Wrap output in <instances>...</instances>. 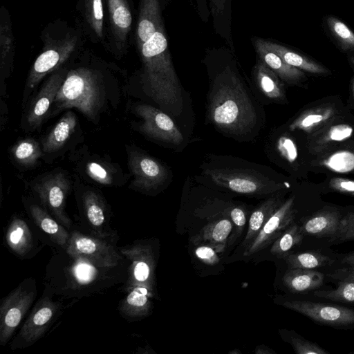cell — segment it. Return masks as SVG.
<instances>
[{"label": "cell", "instance_id": "obj_25", "mask_svg": "<svg viewBox=\"0 0 354 354\" xmlns=\"http://www.w3.org/2000/svg\"><path fill=\"white\" fill-rule=\"evenodd\" d=\"M333 122L309 136L308 147L311 153L320 154L333 145L345 141L353 136L354 130L352 126L346 123L334 124Z\"/></svg>", "mask_w": 354, "mask_h": 354}, {"label": "cell", "instance_id": "obj_4", "mask_svg": "<svg viewBox=\"0 0 354 354\" xmlns=\"http://www.w3.org/2000/svg\"><path fill=\"white\" fill-rule=\"evenodd\" d=\"M142 63V83L147 95L171 118L183 111V87L172 63L162 25L138 49Z\"/></svg>", "mask_w": 354, "mask_h": 354}, {"label": "cell", "instance_id": "obj_11", "mask_svg": "<svg viewBox=\"0 0 354 354\" xmlns=\"http://www.w3.org/2000/svg\"><path fill=\"white\" fill-rule=\"evenodd\" d=\"M41 205L68 230H72L73 221L66 211L70 183L62 173L45 176L32 185Z\"/></svg>", "mask_w": 354, "mask_h": 354}, {"label": "cell", "instance_id": "obj_16", "mask_svg": "<svg viewBox=\"0 0 354 354\" xmlns=\"http://www.w3.org/2000/svg\"><path fill=\"white\" fill-rule=\"evenodd\" d=\"M4 239L10 250L23 260L36 256L46 243L24 218L17 215L9 221Z\"/></svg>", "mask_w": 354, "mask_h": 354}, {"label": "cell", "instance_id": "obj_35", "mask_svg": "<svg viewBox=\"0 0 354 354\" xmlns=\"http://www.w3.org/2000/svg\"><path fill=\"white\" fill-rule=\"evenodd\" d=\"M300 226L294 222L272 243L270 253L277 258L282 259L295 247L300 245L304 238Z\"/></svg>", "mask_w": 354, "mask_h": 354}, {"label": "cell", "instance_id": "obj_46", "mask_svg": "<svg viewBox=\"0 0 354 354\" xmlns=\"http://www.w3.org/2000/svg\"><path fill=\"white\" fill-rule=\"evenodd\" d=\"M329 187L336 192L354 196V180L340 177L330 179Z\"/></svg>", "mask_w": 354, "mask_h": 354}, {"label": "cell", "instance_id": "obj_1", "mask_svg": "<svg viewBox=\"0 0 354 354\" xmlns=\"http://www.w3.org/2000/svg\"><path fill=\"white\" fill-rule=\"evenodd\" d=\"M208 90L205 122L239 142L254 141L265 127L261 100L234 59L206 63Z\"/></svg>", "mask_w": 354, "mask_h": 354}, {"label": "cell", "instance_id": "obj_36", "mask_svg": "<svg viewBox=\"0 0 354 354\" xmlns=\"http://www.w3.org/2000/svg\"><path fill=\"white\" fill-rule=\"evenodd\" d=\"M289 268L315 269L331 263V259L317 252L288 254L282 258Z\"/></svg>", "mask_w": 354, "mask_h": 354}, {"label": "cell", "instance_id": "obj_40", "mask_svg": "<svg viewBox=\"0 0 354 354\" xmlns=\"http://www.w3.org/2000/svg\"><path fill=\"white\" fill-rule=\"evenodd\" d=\"M337 287L330 290H317L314 295L332 301L354 304V283L338 281Z\"/></svg>", "mask_w": 354, "mask_h": 354}, {"label": "cell", "instance_id": "obj_8", "mask_svg": "<svg viewBox=\"0 0 354 354\" xmlns=\"http://www.w3.org/2000/svg\"><path fill=\"white\" fill-rule=\"evenodd\" d=\"M37 295L36 280L26 278L0 303V345L5 346L26 315Z\"/></svg>", "mask_w": 354, "mask_h": 354}, {"label": "cell", "instance_id": "obj_29", "mask_svg": "<svg viewBox=\"0 0 354 354\" xmlns=\"http://www.w3.org/2000/svg\"><path fill=\"white\" fill-rule=\"evenodd\" d=\"M324 279V275L314 269L290 268L283 277V283L290 291L304 293L321 287Z\"/></svg>", "mask_w": 354, "mask_h": 354}, {"label": "cell", "instance_id": "obj_44", "mask_svg": "<svg viewBox=\"0 0 354 354\" xmlns=\"http://www.w3.org/2000/svg\"><path fill=\"white\" fill-rule=\"evenodd\" d=\"M193 243L196 245L194 253L199 260L208 265H215L218 263V252L212 245L201 241Z\"/></svg>", "mask_w": 354, "mask_h": 354}, {"label": "cell", "instance_id": "obj_47", "mask_svg": "<svg viewBox=\"0 0 354 354\" xmlns=\"http://www.w3.org/2000/svg\"><path fill=\"white\" fill-rule=\"evenodd\" d=\"M229 216L236 227V235H240L246 223V213L244 208L240 205L234 206L229 210Z\"/></svg>", "mask_w": 354, "mask_h": 354}, {"label": "cell", "instance_id": "obj_51", "mask_svg": "<svg viewBox=\"0 0 354 354\" xmlns=\"http://www.w3.org/2000/svg\"><path fill=\"white\" fill-rule=\"evenodd\" d=\"M198 6L201 10L206 12L207 10V0H198Z\"/></svg>", "mask_w": 354, "mask_h": 354}, {"label": "cell", "instance_id": "obj_26", "mask_svg": "<svg viewBox=\"0 0 354 354\" xmlns=\"http://www.w3.org/2000/svg\"><path fill=\"white\" fill-rule=\"evenodd\" d=\"M279 192L267 198L252 212L248 227L241 248L246 249L257 237L261 228L283 202V195Z\"/></svg>", "mask_w": 354, "mask_h": 354}, {"label": "cell", "instance_id": "obj_12", "mask_svg": "<svg viewBox=\"0 0 354 354\" xmlns=\"http://www.w3.org/2000/svg\"><path fill=\"white\" fill-rule=\"evenodd\" d=\"M65 250L83 256L102 266H116L127 261L116 244L76 229L70 231Z\"/></svg>", "mask_w": 354, "mask_h": 354}, {"label": "cell", "instance_id": "obj_13", "mask_svg": "<svg viewBox=\"0 0 354 354\" xmlns=\"http://www.w3.org/2000/svg\"><path fill=\"white\" fill-rule=\"evenodd\" d=\"M134 110L142 120L138 129L144 135L176 147L184 142L183 135L171 117L160 109L139 104L135 106Z\"/></svg>", "mask_w": 354, "mask_h": 354}, {"label": "cell", "instance_id": "obj_53", "mask_svg": "<svg viewBox=\"0 0 354 354\" xmlns=\"http://www.w3.org/2000/svg\"><path fill=\"white\" fill-rule=\"evenodd\" d=\"M352 91L354 96V78L352 80Z\"/></svg>", "mask_w": 354, "mask_h": 354}, {"label": "cell", "instance_id": "obj_22", "mask_svg": "<svg viewBox=\"0 0 354 354\" xmlns=\"http://www.w3.org/2000/svg\"><path fill=\"white\" fill-rule=\"evenodd\" d=\"M155 294L143 286H136L127 292L120 301L118 311L128 322H134L149 316L153 308Z\"/></svg>", "mask_w": 354, "mask_h": 354}, {"label": "cell", "instance_id": "obj_3", "mask_svg": "<svg viewBox=\"0 0 354 354\" xmlns=\"http://www.w3.org/2000/svg\"><path fill=\"white\" fill-rule=\"evenodd\" d=\"M200 170L198 183L241 196L267 198L289 187L266 165L232 156L209 154Z\"/></svg>", "mask_w": 354, "mask_h": 354}, {"label": "cell", "instance_id": "obj_28", "mask_svg": "<svg viewBox=\"0 0 354 354\" xmlns=\"http://www.w3.org/2000/svg\"><path fill=\"white\" fill-rule=\"evenodd\" d=\"M341 219L336 209H323L306 219L300 226V230L304 235L330 239L336 234Z\"/></svg>", "mask_w": 354, "mask_h": 354}, {"label": "cell", "instance_id": "obj_42", "mask_svg": "<svg viewBox=\"0 0 354 354\" xmlns=\"http://www.w3.org/2000/svg\"><path fill=\"white\" fill-rule=\"evenodd\" d=\"M330 239L332 242L354 239V212L342 218L336 234Z\"/></svg>", "mask_w": 354, "mask_h": 354}, {"label": "cell", "instance_id": "obj_33", "mask_svg": "<svg viewBox=\"0 0 354 354\" xmlns=\"http://www.w3.org/2000/svg\"><path fill=\"white\" fill-rule=\"evenodd\" d=\"M265 45L290 66L301 71L314 74H327L328 70L323 66L313 62L307 57L290 50L280 44L264 40Z\"/></svg>", "mask_w": 354, "mask_h": 354}, {"label": "cell", "instance_id": "obj_24", "mask_svg": "<svg viewBox=\"0 0 354 354\" xmlns=\"http://www.w3.org/2000/svg\"><path fill=\"white\" fill-rule=\"evenodd\" d=\"M162 0H141L136 30V41L138 49L162 25L161 15Z\"/></svg>", "mask_w": 354, "mask_h": 354}, {"label": "cell", "instance_id": "obj_17", "mask_svg": "<svg viewBox=\"0 0 354 354\" xmlns=\"http://www.w3.org/2000/svg\"><path fill=\"white\" fill-rule=\"evenodd\" d=\"M281 305L315 322L333 326L354 325V309L308 301H285Z\"/></svg>", "mask_w": 354, "mask_h": 354}, {"label": "cell", "instance_id": "obj_45", "mask_svg": "<svg viewBox=\"0 0 354 354\" xmlns=\"http://www.w3.org/2000/svg\"><path fill=\"white\" fill-rule=\"evenodd\" d=\"M230 0H209L211 12L215 24L220 25L227 17L230 6Z\"/></svg>", "mask_w": 354, "mask_h": 354}, {"label": "cell", "instance_id": "obj_6", "mask_svg": "<svg viewBox=\"0 0 354 354\" xmlns=\"http://www.w3.org/2000/svg\"><path fill=\"white\" fill-rule=\"evenodd\" d=\"M43 50L36 58L30 71L26 84L27 95L47 75L52 73L77 50L80 36L75 30L65 26L44 34Z\"/></svg>", "mask_w": 354, "mask_h": 354}, {"label": "cell", "instance_id": "obj_14", "mask_svg": "<svg viewBox=\"0 0 354 354\" xmlns=\"http://www.w3.org/2000/svg\"><path fill=\"white\" fill-rule=\"evenodd\" d=\"M81 218L82 225L88 231L87 234L117 244L119 236L110 225V213L100 194L89 190L83 194Z\"/></svg>", "mask_w": 354, "mask_h": 354}, {"label": "cell", "instance_id": "obj_18", "mask_svg": "<svg viewBox=\"0 0 354 354\" xmlns=\"http://www.w3.org/2000/svg\"><path fill=\"white\" fill-rule=\"evenodd\" d=\"M66 68H59L51 73L31 102L25 117L26 125L32 129L39 127L46 117L57 93L66 75Z\"/></svg>", "mask_w": 354, "mask_h": 354}, {"label": "cell", "instance_id": "obj_19", "mask_svg": "<svg viewBox=\"0 0 354 354\" xmlns=\"http://www.w3.org/2000/svg\"><path fill=\"white\" fill-rule=\"evenodd\" d=\"M109 12L111 37L113 46L118 52L127 46L131 30L133 15L128 0H106Z\"/></svg>", "mask_w": 354, "mask_h": 354}, {"label": "cell", "instance_id": "obj_49", "mask_svg": "<svg viewBox=\"0 0 354 354\" xmlns=\"http://www.w3.org/2000/svg\"><path fill=\"white\" fill-rule=\"evenodd\" d=\"M256 354H273L275 352L270 348H268L264 345H260L257 346L254 351Z\"/></svg>", "mask_w": 354, "mask_h": 354}, {"label": "cell", "instance_id": "obj_43", "mask_svg": "<svg viewBox=\"0 0 354 354\" xmlns=\"http://www.w3.org/2000/svg\"><path fill=\"white\" fill-rule=\"evenodd\" d=\"M86 171L88 175L102 185H111L113 182V178L111 172L102 163L91 161L86 164Z\"/></svg>", "mask_w": 354, "mask_h": 354}, {"label": "cell", "instance_id": "obj_20", "mask_svg": "<svg viewBox=\"0 0 354 354\" xmlns=\"http://www.w3.org/2000/svg\"><path fill=\"white\" fill-rule=\"evenodd\" d=\"M26 211L34 225L45 234L55 248L66 250L70 231L51 216L41 205L30 203Z\"/></svg>", "mask_w": 354, "mask_h": 354}, {"label": "cell", "instance_id": "obj_30", "mask_svg": "<svg viewBox=\"0 0 354 354\" xmlns=\"http://www.w3.org/2000/svg\"><path fill=\"white\" fill-rule=\"evenodd\" d=\"M77 118L72 111L66 112L42 141V151L51 153L61 149L74 133Z\"/></svg>", "mask_w": 354, "mask_h": 354}, {"label": "cell", "instance_id": "obj_10", "mask_svg": "<svg viewBox=\"0 0 354 354\" xmlns=\"http://www.w3.org/2000/svg\"><path fill=\"white\" fill-rule=\"evenodd\" d=\"M129 166L133 176L131 187L147 194L162 190L173 177L167 165L139 150L129 153Z\"/></svg>", "mask_w": 354, "mask_h": 354}, {"label": "cell", "instance_id": "obj_38", "mask_svg": "<svg viewBox=\"0 0 354 354\" xmlns=\"http://www.w3.org/2000/svg\"><path fill=\"white\" fill-rule=\"evenodd\" d=\"M319 165L335 172H354V149L332 153L323 158Z\"/></svg>", "mask_w": 354, "mask_h": 354}, {"label": "cell", "instance_id": "obj_9", "mask_svg": "<svg viewBox=\"0 0 354 354\" xmlns=\"http://www.w3.org/2000/svg\"><path fill=\"white\" fill-rule=\"evenodd\" d=\"M120 252L129 262L128 277L122 286L127 292L136 286H143L156 295V258L153 245L144 240L118 247Z\"/></svg>", "mask_w": 354, "mask_h": 354}, {"label": "cell", "instance_id": "obj_32", "mask_svg": "<svg viewBox=\"0 0 354 354\" xmlns=\"http://www.w3.org/2000/svg\"><path fill=\"white\" fill-rule=\"evenodd\" d=\"M0 61L1 71L6 75L12 67L15 54V38L8 10L2 6L0 13Z\"/></svg>", "mask_w": 354, "mask_h": 354}, {"label": "cell", "instance_id": "obj_50", "mask_svg": "<svg viewBox=\"0 0 354 354\" xmlns=\"http://www.w3.org/2000/svg\"><path fill=\"white\" fill-rule=\"evenodd\" d=\"M342 262L348 266L354 265V252L345 256L342 259Z\"/></svg>", "mask_w": 354, "mask_h": 354}, {"label": "cell", "instance_id": "obj_41", "mask_svg": "<svg viewBox=\"0 0 354 354\" xmlns=\"http://www.w3.org/2000/svg\"><path fill=\"white\" fill-rule=\"evenodd\" d=\"M290 344L297 354H328V352L317 344L299 336H290Z\"/></svg>", "mask_w": 354, "mask_h": 354}, {"label": "cell", "instance_id": "obj_52", "mask_svg": "<svg viewBox=\"0 0 354 354\" xmlns=\"http://www.w3.org/2000/svg\"><path fill=\"white\" fill-rule=\"evenodd\" d=\"M350 61H351V63L352 64V65L354 67V56H352V57H350Z\"/></svg>", "mask_w": 354, "mask_h": 354}, {"label": "cell", "instance_id": "obj_37", "mask_svg": "<svg viewBox=\"0 0 354 354\" xmlns=\"http://www.w3.org/2000/svg\"><path fill=\"white\" fill-rule=\"evenodd\" d=\"M11 152L17 163L24 167H31L37 163L43 151L36 140L26 138L15 145Z\"/></svg>", "mask_w": 354, "mask_h": 354}, {"label": "cell", "instance_id": "obj_2", "mask_svg": "<svg viewBox=\"0 0 354 354\" xmlns=\"http://www.w3.org/2000/svg\"><path fill=\"white\" fill-rule=\"evenodd\" d=\"M55 249L46 266L43 284L61 299L103 295L127 279V259L116 266H102L83 256Z\"/></svg>", "mask_w": 354, "mask_h": 354}, {"label": "cell", "instance_id": "obj_23", "mask_svg": "<svg viewBox=\"0 0 354 354\" xmlns=\"http://www.w3.org/2000/svg\"><path fill=\"white\" fill-rule=\"evenodd\" d=\"M254 46L259 59L275 73L279 78L288 84H296L306 78L303 71L289 65L281 57L269 49L263 39L256 38Z\"/></svg>", "mask_w": 354, "mask_h": 354}, {"label": "cell", "instance_id": "obj_27", "mask_svg": "<svg viewBox=\"0 0 354 354\" xmlns=\"http://www.w3.org/2000/svg\"><path fill=\"white\" fill-rule=\"evenodd\" d=\"M337 113L332 105L308 109L292 121L288 128L290 131H302L312 133L334 121Z\"/></svg>", "mask_w": 354, "mask_h": 354}, {"label": "cell", "instance_id": "obj_15", "mask_svg": "<svg viewBox=\"0 0 354 354\" xmlns=\"http://www.w3.org/2000/svg\"><path fill=\"white\" fill-rule=\"evenodd\" d=\"M296 213L295 196H291L283 201L268 219L257 237L243 250V256L253 255L272 244L282 232L293 223Z\"/></svg>", "mask_w": 354, "mask_h": 354}, {"label": "cell", "instance_id": "obj_7", "mask_svg": "<svg viewBox=\"0 0 354 354\" xmlns=\"http://www.w3.org/2000/svg\"><path fill=\"white\" fill-rule=\"evenodd\" d=\"M44 287L43 293L18 333L10 342L11 350L26 348L41 339L67 308L62 300Z\"/></svg>", "mask_w": 354, "mask_h": 354}, {"label": "cell", "instance_id": "obj_34", "mask_svg": "<svg viewBox=\"0 0 354 354\" xmlns=\"http://www.w3.org/2000/svg\"><path fill=\"white\" fill-rule=\"evenodd\" d=\"M84 21L94 38L102 41L104 35V8L102 0H82Z\"/></svg>", "mask_w": 354, "mask_h": 354}, {"label": "cell", "instance_id": "obj_39", "mask_svg": "<svg viewBox=\"0 0 354 354\" xmlns=\"http://www.w3.org/2000/svg\"><path fill=\"white\" fill-rule=\"evenodd\" d=\"M327 24L342 50H354V32L344 22L330 16L327 18Z\"/></svg>", "mask_w": 354, "mask_h": 354}, {"label": "cell", "instance_id": "obj_48", "mask_svg": "<svg viewBox=\"0 0 354 354\" xmlns=\"http://www.w3.org/2000/svg\"><path fill=\"white\" fill-rule=\"evenodd\" d=\"M328 276L338 281H348L354 283V265H350L348 267L339 268L335 270Z\"/></svg>", "mask_w": 354, "mask_h": 354}, {"label": "cell", "instance_id": "obj_5", "mask_svg": "<svg viewBox=\"0 0 354 354\" xmlns=\"http://www.w3.org/2000/svg\"><path fill=\"white\" fill-rule=\"evenodd\" d=\"M99 73L89 66L68 71L53 104L62 110L75 108L94 119L102 102Z\"/></svg>", "mask_w": 354, "mask_h": 354}, {"label": "cell", "instance_id": "obj_21", "mask_svg": "<svg viewBox=\"0 0 354 354\" xmlns=\"http://www.w3.org/2000/svg\"><path fill=\"white\" fill-rule=\"evenodd\" d=\"M252 77L259 97H263L265 100L277 103L286 100L283 82L260 59L257 60L252 68Z\"/></svg>", "mask_w": 354, "mask_h": 354}, {"label": "cell", "instance_id": "obj_31", "mask_svg": "<svg viewBox=\"0 0 354 354\" xmlns=\"http://www.w3.org/2000/svg\"><path fill=\"white\" fill-rule=\"evenodd\" d=\"M232 227V220L227 218H221L205 225L199 234L192 238V241L208 243L218 253H221L225 249Z\"/></svg>", "mask_w": 354, "mask_h": 354}]
</instances>
